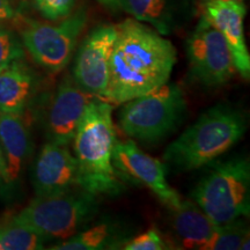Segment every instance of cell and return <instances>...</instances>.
<instances>
[{
    "instance_id": "cell-1",
    "label": "cell",
    "mask_w": 250,
    "mask_h": 250,
    "mask_svg": "<svg viewBox=\"0 0 250 250\" xmlns=\"http://www.w3.org/2000/svg\"><path fill=\"white\" fill-rule=\"evenodd\" d=\"M116 29L107 88L100 98L114 107L165 85L176 64L173 43L153 28L132 18Z\"/></svg>"
},
{
    "instance_id": "cell-2",
    "label": "cell",
    "mask_w": 250,
    "mask_h": 250,
    "mask_svg": "<svg viewBox=\"0 0 250 250\" xmlns=\"http://www.w3.org/2000/svg\"><path fill=\"white\" fill-rule=\"evenodd\" d=\"M112 109L110 103L93 98L72 140L79 174L78 188L98 197L115 196L123 190L120 175L112 165L116 143Z\"/></svg>"
},
{
    "instance_id": "cell-3",
    "label": "cell",
    "mask_w": 250,
    "mask_h": 250,
    "mask_svg": "<svg viewBox=\"0 0 250 250\" xmlns=\"http://www.w3.org/2000/svg\"><path fill=\"white\" fill-rule=\"evenodd\" d=\"M247 131L245 115L226 103L214 105L165 151L166 167L191 171L214 162L240 142Z\"/></svg>"
},
{
    "instance_id": "cell-4",
    "label": "cell",
    "mask_w": 250,
    "mask_h": 250,
    "mask_svg": "<svg viewBox=\"0 0 250 250\" xmlns=\"http://www.w3.org/2000/svg\"><path fill=\"white\" fill-rule=\"evenodd\" d=\"M186 112L182 89L168 81L152 92L124 102L118 112V125L130 138L158 143L179 127Z\"/></svg>"
},
{
    "instance_id": "cell-5",
    "label": "cell",
    "mask_w": 250,
    "mask_h": 250,
    "mask_svg": "<svg viewBox=\"0 0 250 250\" xmlns=\"http://www.w3.org/2000/svg\"><path fill=\"white\" fill-rule=\"evenodd\" d=\"M192 201L217 226L248 217L249 161L246 158H234L214 165L192 190Z\"/></svg>"
},
{
    "instance_id": "cell-6",
    "label": "cell",
    "mask_w": 250,
    "mask_h": 250,
    "mask_svg": "<svg viewBox=\"0 0 250 250\" xmlns=\"http://www.w3.org/2000/svg\"><path fill=\"white\" fill-rule=\"evenodd\" d=\"M99 211L98 196L80 189L36 196L12 220L48 239L66 240L83 229Z\"/></svg>"
},
{
    "instance_id": "cell-7",
    "label": "cell",
    "mask_w": 250,
    "mask_h": 250,
    "mask_svg": "<svg viewBox=\"0 0 250 250\" xmlns=\"http://www.w3.org/2000/svg\"><path fill=\"white\" fill-rule=\"evenodd\" d=\"M87 20L88 13L83 7L73 11L58 23L23 19L20 24L22 44L40 67L50 74L61 73L71 62Z\"/></svg>"
},
{
    "instance_id": "cell-8",
    "label": "cell",
    "mask_w": 250,
    "mask_h": 250,
    "mask_svg": "<svg viewBox=\"0 0 250 250\" xmlns=\"http://www.w3.org/2000/svg\"><path fill=\"white\" fill-rule=\"evenodd\" d=\"M186 49L191 74L206 87L225 85L236 72L226 41L204 15L188 39Z\"/></svg>"
},
{
    "instance_id": "cell-9",
    "label": "cell",
    "mask_w": 250,
    "mask_h": 250,
    "mask_svg": "<svg viewBox=\"0 0 250 250\" xmlns=\"http://www.w3.org/2000/svg\"><path fill=\"white\" fill-rule=\"evenodd\" d=\"M112 165L120 176L148 188L164 204L174 210L181 197L167 181V167L156 158L146 154L134 140L115 143Z\"/></svg>"
},
{
    "instance_id": "cell-10",
    "label": "cell",
    "mask_w": 250,
    "mask_h": 250,
    "mask_svg": "<svg viewBox=\"0 0 250 250\" xmlns=\"http://www.w3.org/2000/svg\"><path fill=\"white\" fill-rule=\"evenodd\" d=\"M116 35V26H100L83 39L77 52L71 76L81 89L95 98H102L107 88L109 62Z\"/></svg>"
},
{
    "instance_id": "cell-11",
    "label": "cell",
    "mask_w": 250,
    "mask_h": 250,
    "mask_svg": "<svg viewBox=\"0 0 250 250\" xmlns=\"http://www.w3.org/2000/svg\"><path fill=\"white\" fill-rule=\"evenodd\" d=\"M95 96L77 85L71 74H65L56 88L46 112L45 132L49 142L68 146L87 104Z\"/></svg>"
},
{
    "instance_id": "cell-12",
    "label": "cell",
    "mask_w": 250,
    "mask_h": 250,
    "mask_svg": "<svg viewBox=\"0 0 250 250\" xmlns=\"http://www.w3.org/2000/svg\"><path fill=\"white\" fill-rule=\"evenodd\" d=\"M36 196H52L78 188V164L68 146L48 142L37 155L33 169Z\"/></svg>"
},
{
    "instance_id": "cell-13",
    "label": "cell",
    "mask_w": 250,
    "mask_h": 250,
    "mask_svg": "<svg viewBox=\"0 0 250 250\" xmlns=\"http://www.w3.org/2000/svg\"><path fill=\"white\" fill-rule=\"evenodd\" d=\"M247 8L243 2L206 0L204 17L217 28L226 41L235 66L243 79L250 78V54L247 48L243 20Z\"/></svg>"
},
{
    "instance_id": "cell-14",
    "label": "cell",
    "mask_w": 250,
    "mask_h": 250,
    "mask_svg": "<svg viewBox=\"0 0 250 250\" xmlns=\"http://www.w3.org/2000/svg\"><path fill=\"white\" fill-rule=\"evenodd\" d=\"M0 177L7 184L18 181L29 158L31 140L20 114H0Z\"/></svg>"
},
{
    "instance_id": "cell-15",
    "label": "cell",
    "mask_w": 250,
    "mask_h": 250,
    "mask_svg": "<svg viewBox=\"0 0 250 250\" xmlns=\"http://www.w3.org/2000/svg\"><path fill=\"white\" fill-rule=\"evenodd\" d=\"M171 211V229L179 248L205 250L219 226L193 201H181Z\"/></svg>"
},
{
    "instance_id": "cell-16",
    "label": "cell",
    "mask_w": 250,
    "mask_h": 250,
    "mask_svg": "<svg viewBox=\"0 0 250 250\" xmlns=\"http://www.w3.org/2000/svg\"><path fill=\"white\" fill-rule=\"evenodd\" d=\"M36 76L22 59L0 72V114H20L36 89Z\"/></svg>"
},
{
    "instance_id": "cell-17",
    "label": "cell",
    "mask_w": 250,
    "mask_h": 250,
    "mask_svg": "<svg viewBox=\"0 0 250 250\" xmlns=\"http://www.w3.org/2000/svg\"><path fill=\"white\" fill-rule=\"evenodd\" d=\"M129 241L122 227L116 224L101 223L96 226L78 232L52 247L54 250H102L120 249Z\"/></svg>"
},
{
    "instance_id": "cell-18",
    "label": "cell",
    "mask_w": 250,
    "mask_h": 250,
    "mask_svg": "<svg viewBox=\"0 0 250 250\" xmlns=\"http://www.w3.org/2000/svg\"><path fill=\"white\" fill-rule=\"evenodd\" d=\"M121 11L143 23H148L161 35H168L174 27L171 0H118Z\"/></svg>"
},
{
    "instance_id": "cell-19",
    "label": "cell",
    "mask_w": 250,
    "mask_h": 250,
    "mask_svg": "<svg viewBox=\"0 0 250 250\" xmlns=\"http://www.w3.org/2000/svg\"><path fill=\"white\" fill-rule=\"evenodd\" d=\"M45 242V237L13 220L0 226V245L2 250L43 249Z\"/></svg>"
},
{
    "instance_id": "cell-20",
    "label": "cell",
    "mask_w": 250,
    "mask_h": 250,
    "mask_svg": "<svg viewBox=\"0 0 250 250\" xmlns=\"http://www.w3.org/2000/svg\"><path fill=\"white\" fill-rule=\"evenodd\" d=\"M249 228L245 221L236 219L232 223L219 226L205 250H248Z\"/></svg>"
},
{
    "instance_id": "cell-21",
    "label": "cell",
    "mask_w": 250,
    "mask_h": 250,
    "mask_svg": "<svg viewBox=\"0 0 250 250\" xmlns=\"http://www.w3.org/2000/svg\"><path fill=\"white\" fill-rule=\"evenodd\" d=\"M23 56V46L18 37L7 28L0 26V72L15 61L22 59Z\"/></svg>"
},
{
    "instance_id": "cell-22",
    "label": "cell",
    "mask_w": 250,
    "mask_h": 250,
    "mask_svg": "<svg viewBox=\"0 0 250 250\" xmlns=\"http://www.w3.org/2000/svg\"><path fill=\"white\" fill-rule=\"evenodd\" d=\"M34 6L43 18L50 21H59L74 11L77 0H33Z\"/></svg>"
},
{
    "instance_id": "cell-23",
    "label": "cell",
    "mask_w": 250,
    "mask_h": 250,
    "mask_svg": "<svg viewBox=\"0 0 250 250\" xmlns=\"http://www.w3.org/2000/svg\"><path fill=\"white\" fill-rule=\"evenodd\" d=\"M167 248L160 233L155 228H151L145 233L133 237L123 246L125 250H162Z\"/></svg>"
},
{
    "instance_id": "cell-24",
    "label": "cell",
    "mask_w": 250,
    "mask_h": 250,
    "mask_svg": "<svg viewBox=\"0 0 250 250\" xmlns=\"http://www.w3.org/2000/svg\"><path fill=\"white\" fill-rule=\"evenodd\" d=\"M15 17V12L8 0H0V21L11 20Z\"/></svg>"
},
{
    "instance_id": "cell-25",
    "label": "cell",
    "mask_w": 250,
    "mask_h": 250,
    "mask_svg": "<svg viewBox=\"0 0 250 250\" xmlns=\"http://www.w3.org/2000/svg\"><path fill=\"white\" fill-rule=\"evenodd\" d=\"M98 1L103 6V7L109 9L110 12H114V13H117V12L121 11L118 0H98Z\"/></svg>"
},
{
    "instance_id": "cell-26",
    "label": "cell",
    "mask_w": 250,
    "mask_h": 250,
    "mask_svg": "<svg viewBox=\"0 0 250 250\" xmlns=\"http://www.w3.org/2000/svg\"><path fill=\"white\" fill-rule=\"evenodd\" d=\"M221 1H239V2H243V0H221Z\"/></svg>"
},
{
    "instance_id": "cell-27",
    "label": "cell",
    "mask_w": 250,
    "mask_h": 250,
    "mask_svg": "<svg viewBox=\"0 0 250 250\" xmlns=\"http://www.w3.org/2000/svg\"><path fill=\"white\" fill-rule=\"evenodd\" d=\"M0 250H2V247H1V245H0Z\"/></svg>"
},
{
    "instance_id": "cell-28",
    "label": "cell",
    "mask_w": 250,
    "mask_h": 250,
    "mask_svg": "<svg viewBox=\"0 0 250 250\" xmlns=\"http://www.w3.org/2000/svg\"><path fill=\"white\" fill-rule=\"evenodd\" d=\"M0 166H1V161H0Z\"/></svg>"
}]
</instances>
